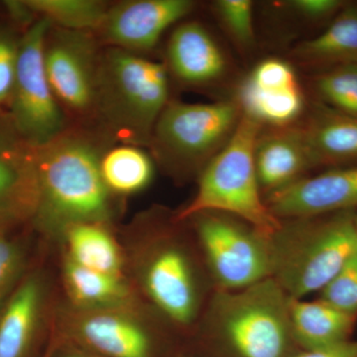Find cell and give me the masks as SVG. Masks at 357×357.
Here are the masks:
<instances>
[{"mask_svg":"<svg viewBox=\"0 0 357 357\" xmlns=\"http://www.w3.org/2000/svg\"><path fill=\"white\" fill-rule=\"evenodd\" d=\"M112 145L93 126L72 124L36 150L37 203L34 217L50 229L79 222L107 223L115 197L100 173V159Z\"/></svg>","mask_w":357,"mask_h":357,"instance_id":"6da1fadb","label":"cell"},{"mask_svg":"<svg viewBox=\"0 0 357 357\" xmlns=\"http://www.w3.org/2000/svg\"><path fill=\"white\" fill-rule=\"evenodd\" d=\"M164 62L103 47L96 79L93 126L112 144L148 148L170 102Z\"/></svg>","mask_w":357,"mask_h":357,"instance_id":"7a4b0ae2","label":"cell"},{"mask_svg":"<svg viewBox=\"0 0 357 357\" xmlns=\"http://www.w3.org/2000/svg\"><path fill=\"white\" fill-rule=\"evenodd\" d=\"M354 213L282 220L269 239L270 277L289 297L321 292L357 253Z\"/></svg>","mask_w":357,"mask_h":357,"instance_id":"3957f363","label":"cell"},{"mask_svg":"<svg viewBox=\"0 0 357 357\" xmlns=\"http://www.w3.org/2000/svg\"><path fill=\"white\" fill-rule=\"evenodd\" d=\"M290 297L270 277L236 291H218L211 305L217 357H293L302 351L291 326Z\"/></svg>","mask_w":357,"mask_h":357,"instance_id":"277c9868","label":"cell"},{"mask_svg":"<svg viewBox=\"0 0 357 357\" xmlns=\"http://www.w3.org/2000/svg\"><path fill=\"white\" fill-rule=\"evenodd\" d=\"M261 130L262 124L243 112L227 144L199 174L198 191L178 211V222L213 211L238 218L267 237L280 229L282 220L262 199L256 172L255 145Z\"/></svg>","mask_w":357,"mask_h":357,"instance_id":"5b68a950","label":"cell"},{"mask_svg":"<svg viewBox=\"0 0 357 357\" xmlns=\"http://www.w3.org/2000/svg\"><path fill=\"white\" fill-rule=\"evenodd\" d=\"M241 114L237 100L188 103L170 100L147 149L155 163L172 177H199L234 135Z\"/></svg>","mask_w":357,"mask_h":357,"instance_id":"8992f818","label":"cell"},{"mask_svg":"<svg viewBox=\"0 0 357 357\" xmlns=\"http://www.w3.org/2000/svg\"><path fill=\"white\" fill-rule=\"evenodd\" d=\"M50 23L39 18L22 33L17 70L7 114L29 146L48 144L72 126L52 91L44 65V44Z\"/></svg>","mask_w":357,"mask_h":357,"instance_id":"52a82bcc","label":"cell"},{"mask_svg":"<svg viewBox=\"0 0 357 357\" xmlns=\"http://www.w3.org/2000/svg\"><path fill=\"white\" fill-rule=\"evenodd\" d=\"M195 220L206 263L220 291H236L271 276L270 237L222 213H203Z\"/></svg>","mask_w":357,"mask_h":357,"instance_id":"ba28073f","label":"cell"},{"mask_svg":"<svg viewBox=\"0 0 357 357\" xmlns=\"http://www.w3.org/2000/svg\"><path fill=\"white\" fill-rule=\"evenodd\" d=\"M102 45L93 33L50 26L44 65L52 91L70 123L93 126Z\"/></svg>","mask_w":357,"mask_h":357,"instance_id":"9c48e42d","label":"cell"},{"mask_svg":"<svg viewBox=\"0 0 357 357\" xmlns=\"http://www.w3.org/2000/svg\"><path fill=\"white\" fill-rule=\"evenodd\" d=\"M192 0H122L110 3L96 32L102 47L146 56L164 33L196 8Z\"/></svg>","mask_w":357,"mask_h":357,"instance_id":"30bf717a","label":"cell"},{"mask_svg":"<svg viewBox=\"0 0 357 357\" xmlns=\"http://www.w3.org/2000/svg\"><path fill=\"white\" fill-rule=\"evenodd\" d=\"M161 243L145 263V290L160 311L174 323L191 325L201 304L196 268L182 246L170 239H163Z\"/></svg>","mask_w":357,"mask_h":357,"instance_id":"8fae6325","label":"cell"},{"mask_svg":"<svg viewBox=\"0 0 357 357\" xmlns=\"http://www.w3.org/2000/svg\"><path fill=\"white\" fill-rule=\"evenodd\" d=\"M268 208L279 220L321 217L357 210V165L328 169L268 195Z\"/></svg>","mask_w":357,"mask_h":357,"instance_id":"7c38bea8","label":"cell"},{"mask_svg":"<svg viewBox=\"0 0 357 357\" xmlns=\"http://www.w3.org/2000/svg\"><path fill=\"white\" fill-rule=\"evenodd\" d=\"M243 114L270 128L292 126L305 107L292 66L280 59H266L246 77L237 100Z\"/></svg>","mask_w":357,"mask_h":357,"instance_id":"4fadbf2b","label":"cell"},{"mask_svg":"<svg viewBox=\"0 0 357 357\" xmlns=\"http://www.w3.org/2000/svg\"><path fill=\"white\" fill-rule=\"evenodd\" d=\"M36 203V150L0 109V223L34 215Z\"/></svg>","mask_w":357,"mask_h":357,"instance_id":"5bb4252c","label":"cell"},{"mask_svg":"<svg viewBox=\"0 0 357 357\" xmlns=\"http://www.w3.org/2000/svg\"><path fill=\"white\" fill-rule=\"evenodd\" d=\"M164 64L170 77L190 89L217 83L227 69L220 45L198 21H182L175 26L167 42Z\"/></svg>","mask_w":357,"mask_h":357,"instance_id":"9a60e30c","label":"cell"},{"mask_svg":"<svg viewBox=\"0 0 357 357\" xmlns=\"http://www.w3.org/2000/svg\"><path fill=\"white\" fill-rule=\"evenodd\" d=\"M76 335L100 357H155L149 331L133 317L115 307L89 310L77 321Z\"/></svg>","mask_w":357,"mask_h":357,"instance_id":"2e32d148","label":"cell"},{"mask_svg":"<svg viewBox=\"0 0 357 357\" xmlns=\"http://www.w3.org/2000/svg\"><path fill=\"white\" fill-rule=\"evenodd\" d=\"M255 159L260 188L268 195L298 182L314 169L302 128L293 124L261 130Z\"/></svg>","mask_w":357,"mask_h":357,"instance_id":"e0dca14e","label":"cell"},{"mask_svg":"<svg viewBox=\"0 0 357 357\" xmlns=\"http://www.w3.org/2000/svg\"><path fill=\"white\" fill-rule=\"evenodd\" d=\"M314 168L357 165V119L317 105L301 126Z\"/></svg>","mask_w":357,"mask_h":357,"instance_id":"ac0fdd59","label":"cell"},{"mask_svg":"<svg viewBox=\"0 0 357 357\" xmlns=\"http://www.w3.org/2000/svg\"><path fill=\"white\" fill-rule=\"evenodd\" d=\"M291 326L301 351L330 349L351 340L357 317L338 311L319 299L290 297Z\"/></svg>","mask_w":357,"mask_h":357,"instance_id":"d6986e66","label":"cell"},{"mask_svg":"<svg viewBox=\"0 0 357 357\" xmlns=\"http://www.w3.org/2000/svg\"><path fill=\"white\" fill-rule=\"evenodd\" d=\"M301 64L328 70L357 66V3H347L325 31L294 49Z\"/></svg>","mask_w":357,"mask_h":357,"instance_id":"ffe728a7","label":"cell"},{"mask_svg":"<svg viewBox=\"0 0 357 357\" xmlns=\"http://www.w3.org/2000/svg\"><path fill=\"white\" fill-rule=\"evenodd\" d=\"M42 299L41 286L27 279L0 317V357H24L31 344Z\"/></svg>","mask_w":357,"mask_h":357,"instance_id":"44dd1931","label":"cell"},{"mask_svg":"<svg viewBox=\"0 0 357 357\" xmlns=\"http://www.w3.org/2000/svg\"><path fill=\"white\" fill-rule=\"evenodd\" d=\"M155 162L146 148L112 144L100 159V173L109 191L117 196H130L146 189L153 180Z\"/></svg>","mask_w":357,"mask_h":357,"instance_id":"7402d4cb","label":"cell"},{"mask_svg":"<svg viewBox=\"0 0 357 357\" xmlns=\"http://www.w3.org/2000/svg\"><path fill=\"white\" fill-rule=\"evenodd\" d=\"M105 225L79 222L65 227L63 231L70 255L68 259L95 271L121 276V251Z\"/></svg>","mask_w":357,"mask_h":357,"instance_id":"603a6c76","label":"cell"},{"mask_svg":"<svg viewBox=\"0 0 357 357\" xmlns=\"http://www.w3.org/2000/svg\"><path fill=\"white\" fill-rule=\"evenodd\" d=\"M64 278L70 297L91 310L114 307L128 299V290L121 276L95 271L68 259Z\"/></svg>","mask_w":357,"mask_h":357,"instance_id":"cb8c5ba5","label":"cell"},{"mask_svg":"<svg viewBox=\"0 0 357 357\" xmlns=\"http://www.w3.org/2000/svg\"><path fill=\"white\" fill-rule=\"evenodd\" d=\"M53 27L96 34L112 2L102 0H26Z\"/></svg>","mask_w":357,"mask_h":357,"instance_id":"d4e9b609","label":"cell"},{"mask_svg":"<svg viewBox=\"0 0 357 357\" xmlns=\"http://www.w3.org/2000/svg\"><path fill=\"white\" fill-rule=\"evenodd\" d=\"M314 86L326 105L357 119V66L324 70Z\"/></svg>","mask_w":357,"mask_h":357,"instance_id":"484cf974","label":"cell"},{"mask_svg":"<svg viewBox=\"0 0 357 357\" xmlns=\"http://www.w3.org/2000/svg\"><path fill=\"white\" fill-rule=\"evenodd\" d=\"M213 13L232 41L241 48L255 44L253 3L250 0H218L213 3Z\"/></svg>","mask_w":357,"mask_h":357,"instance_id":"4316f807","label":"cell"},{"mask_svg":"<svg viewBox=\"0 0 357 357\" xmlns=\"http://www.w3.org/2000/svg\"><path fill=\"white\" fill-rule=\"evenodd\" d=\"M319 294V300L338 311L357 317V253Z\"/></svg>","mask_w":357,"mask_h":357,"instance_id":"83f0119b","label":"cell"},{"mask_svg":"<svg viewBox=\"0 0 357 357\" xmlns=\"http://www.w3.org/2000/svg\"><path fill=\"white\" fill-rule=\"evenodd\" d=\"M22 34L0 26V109L8 107L15 81Z\"/></svg>","mask_w":357,"mask_h":357,"instance_id":"f1b7e54d","label":"cell"},{"mask_svg":"<svg viewBox=\"0 0 357 357\" xmlns=\"http://www.w3.org/2000/svg\"><path fill=\"white\" fill-rule=\"evenodd\" d=\"M347 4L342 0H291L283 6L303 20L321 22L333 20Z\"/></svg>","mask_w":357,"mask_h":357,"instance_id":"f546056e","label":"cell"},{"mask_svg":"<svg viewBox=\"0 0 357 357\" xmlns=\"http://www.w3.org/2000/svg\"><path fill=\"white\" fill-rule=\"evenodd\" d=\"M20 263V251L15 244L0 237V293L13 280Z\"/></svg>","mask_w":357,"mask_h":357,"instance_id":"4dcf8cb0","label":"cell"},{"mask_svg":"<svg viewBox=\"0 0 357 357\" xmlns=\"http://www.w3.org/2000/svg\"><path fill=\"white\" fill-rule=\"evenodd\" d=\"M3 6L11 21L24 28V32L39 20L26 0H6L3 1Z\"/></svg>","mask_w":357,"mask_h":357,"instance_id":"1f68e13d","label":"cell"},{"mask_svg":"<svg viewBox=\"0 0 357 357\" xmlns=\"http://www.w3.org/2000/svg\"><path fill=\"white\" fill-rule=\"evenodd\" d=\"M293 357H357V340L319 351H302Z\"/></svg>","mask_w":357,"mask_h":357,"instance_id":"d6a6232c","label":"cell"},{"mask_svg":"<svg viewBox=\"0 0 357 357\" xmlns=\"http://www.w3.org/2000/svg\"><path fill=\"white\" fill-rule=\"evenodd\" d=\"M63 357H93L91 356H86V354H79V352H73V354H68Z\"/></svg>","mask_w":357,"mask_h":357,"instance_id":"836d02e7","label":"cell"},{"mask_svg":"<svg viewBox=\"0 0 357 357\" xmlns=\"http://www.w3.org/2000/svg\"><path fill=\"white\" fill-rule=\"evenodd\" d=\"M354 227H356V234H357V210L354 211Z\"/></svg>","mask_w":357,"mask_h":357,"instance_id":"e575fe53","label":"cell"},{"mask_svg":"<svg viewBox=\"0 0 357 357\" xmlns=\"http://www.w3.org/2000/svg\"><path fill=\"white\" fill-rule=\"evenodd\" d=\"M45 357H50V352H48V354H47V356Z\"/></svg>","mask_w":357,"mask_h":357,"instance_id":"d590c367","label":"cell"},{"mask_svg":"<svg viewBox=\"0 0 357 357\" xmlns=\"http://www.w3.org/2000/svg\"><path fill=\"white\" fill-rule=\"evenodd\" d=\"M180 357H185V356H180Z\"/></svg>","mask_w":357,"mask_h":357,"instance_id":"8d00e7d4","label":"cell"}]
</instances>
